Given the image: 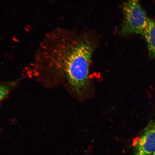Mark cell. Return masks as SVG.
<instances>
[{"label":"cell","mask_w":155,"mask_h":155,"mask_svg":"<svg viewBox=\"0 0 155 155\" xmlns=\"http://www.w3.org/2000/svg\"><path fill=\"white\" fill-rule=\"evenodd\" d=\"M133 147L134 155H152L155 153V117L134 139Z\"/></svg>","instance_id":"cell-3"},{"label":"cell","mask_w":155,"mask_h":155,"mask_svg":"<svg viewBox=\"0 0 155 155\" xmlns=\"http://www.w3.org/2000/svg\"><path fill=\"white\" fill-rule=\"evenodd\" d=\"M143 36L147 42L149 55L155 60V19L149 18L148 25Z\"/></svg>","instance_id":"cell-4"},{"label":"cell","mask_w":155,"mask_h":155,"mask_svg":"<svg viewBox=\"0 0 155 155\" xmlns=\"http://www.w3.org/2000/svg\"><path fill=\"white\" fill-rule=\"evenodd\" d=\"M97 45V38L90 33L58 27L44 36L35 59L40 68L64 72L71 90L80 95L88 88L90 66Z\"/></svg>","instance_id":"cell-1"},{"label":"cell","mask_w":155,"mask_h":155,"mask_svg":"<svg viewBox=\"0 0 155 155\" xmlns=\"http://www.w3.org/2000/svg\"><path fill=\"white\" fill-rule=\"evenodd\" d=\"M12 89V86L7 84H0V102L8 96Z\"/></svg>","instance_id":"cell-5"},{"label":"cell","mask_w":155,"mask_h":155,"mask_svg":"<svg viewBox=\"0 0 155 155\" xmlns=\"http://www.w3.org/2000/svg\"><path fill=\"white\" fill-rule=\"evenodd\" d=\"M152 155H155V153H154Z\"/></svg>","instance_id":"cell-6"},{"label":"cell","mask_w":155,"mask_h":155,"mask_svg":"<svg viewBox=\"0 0 155 155\" xmlns=\"http://www.w3.org/2000/svg\"><path fill=\"white\" fill-rule=\"evenodd\" d=\"M121 8L123 19L119 35L123 36L133 34L143 35L148 25L149 18L139 0H125Z\"/></svg>","instance_id":"cell-2"}]
</instances>
